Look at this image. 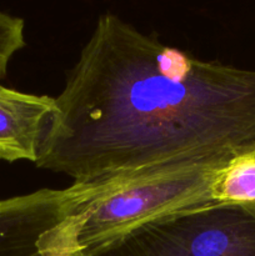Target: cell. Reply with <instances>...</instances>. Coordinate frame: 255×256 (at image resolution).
<instances>
[{
  "mask_svg": "<svg viewBox=\"0 0 255 256\" xmlns=\"http://www.w3.org/2000/svg\"><path fill=\"white\" fill-rule=\"evenodd\" d=\"M228 154L96 184H72L78 192V242L82 252L152 219L212 202V179Z\"/></svg>",
  "mask_w": 255,
  "mask_h": 256,
  "instance_id": "cell-2",
  "label": "cell"
},
{
  "mask_svg": "<svg viewBox=\"0 0 255 256\" xmlns=\"http://www.w3.org/2000/svg\"><path fill=\"white\" fill-rule=\"evenodd\" d=\"M35 165L96 184L255 142V70L205 62L114 14L54 98Z\"/></svg>",
  "mask_w": 255,
  "mask_h": 256,
  "instance_id": "cell-1",
  "label": "cell"
},
{
  "mask_svg": "<svg viewBox=\"0 0 255 256\" xmlns=\"http://www.w3.org/2000/svg\"><path fill=\"white\" fill-rule=\"evenodd\" d=\"M85 256H255V205L208 202L144 222Z\"/></svg>",
  "mask_w": 255,
  "mask_h": 256,
  "instance_id": "cell-3",
  "label": "cell"
},
{
  "mask_svg": "<svg viewBox=\"0 0 255 256\" xmlns=\"http://www.w3.org/2000/svg\"><path fill=\"white\" fill-rule=\"evenodd\" d=\"M24 20L0 10V80L6 75L12 55L25 46Z\"/></svg>",
  "mask_w": 255,
  "mask_h": 256,
  "instance_id": "cell-7",
  "label": "cell"
},
{
  "mask_svg": "<svg viewBox=\"0 0 255 256\" xmlns=\"http://www.w3.org/2000/svg\"><path fill=\"white\" fill-rule=\"evenodd\" d=\"M212 202L255 205V142L236 148L222 160L212 179Z\"/></svg>",
  "mask_w": 255,
  "mask_h": 256,
  "instance_id": "cell-6",
  "label": "cell"
},
{
  "mask_svg": "<svg viewBox=\"0 0 255 256\" xmlns=\"http://www.w3.org/2000/svg\"><path fill=\"white\" fill-rule=\"evenodd\" d=\"M76 200L72 185L0 199V256H85Z\"/></svg>",
  "mask_w": 255,
  "mask_h": 256,
  "instance_id": "cell-4",
  "label": "cell"
},
{
  "mask_svg": "<svg viewBox=\"0 0 255 256\" xmlns=\"http://www.w3.org/2000/svg\"><path fill=\"white\" fill-rule=\"evenodd\" d=\"M54 98L9 89L0 84V159L35 162Z\"/></svg>",
  "mask_w": 255,
  "mask_h": 256,
  "instance_id": "cell-5",
  "label": "cell"
}]
</instances>
